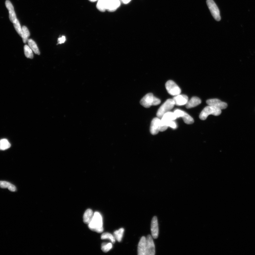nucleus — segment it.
<instances>
[{
  "instance_id": "obj_1",
  "label": "nucleus",
  "mask_w": 255,
  "mask_h": 255,
  "mask_svg": "<svg viewBox=\"0 0 255 255\" xmlns=\"http://www.w3.org/2000/svg\"><path fill=\"white\" fill-rule=\"evenodd\" d=\"M88 227L93 231L98 233L103 231V218L99 212H97L94 213L92 220L88 224Z\"/></svg>"
},
{
  "instance_id": "obj_2",
  "label": "nucleus",
  "mask_w": 255,
  "mask_h": 255,
  "mask_svg": "<svg viewBox=\"0 0 255 255\" xmlns=\"http://www.w3.org/2000/svg\"><path fill=\"white\" fill-rule=\"evenodd\" d=\"M161 102V100L155 97L151 93L145 95L140 101L141 105L146 108H149L152 106L157 105Z\"/></svg>"
},
{
  "instance_id": "obj_3",
  "label": "nucleus",
  "mask_w": 255,
  "mask_h": 255,
  "mask_svg": "<svg viewBox=\"0 0 255 255\" xmlns=\"http://www.w3.org/2000/svg\"><path fill=\"white\" fill-rule=\"evenodd\" d=\"M221 113V109L215 107V106L209 105L205 107L203 109L199 116V119L202 120H206L210 115H213L215 116L220 115Z\"/></svg>"
},
{
  "instance_id": "obj_4",
  "label": "nucleus",
  "mask_w": 255,
  "mask_h": 255,
  "mask_svg": "<svg viewBox=\"0 0 255 255\" xmlns=\"http://www.w3.org/2000/svg\"><path fill=\"white\" fill-rule=\"evenodd\" d=\"M173 99H169L166 101L159 109L157 113V116L159 118H161L163 115L169 112L175 105Z\"/></svg>"
},
{
  "instance_id": "obj_5",
  "label": "nucleus",
  "mask_w": 255,
  "mask_h": 255,
  "mask_svg": "<svg viewBox=\"0 0 255 255\" xmlns=\"http://www.w3.org/2000/svg\"><path fill=\"white\" fill-rule=\"evenodd\" d=\"M207 4L213 17L217 21L221 20L220 11L213 0H207Z\"/></svg>"
},
{
  "instance_id": "obj_6",
  "label": "nucleus",
  "mask_w": 255,
  "mask_h": 255,
  "mask_svg": "<svg viewBox=\"0 0 255 255\" xmlns=\"http://www.w3.org/2000/svg\"><path fill=\"white\" fill-rule=\"evenodd\" d=\"M165 86L169 94L173 96L180 94L181 92L180 88L173 81L169 80L166 83Z\"/></svg>"
},
{
  "instance_id": "obj_7",
  "label": "nucleus",
  "mask_w": 255,
  "mask_h": 255,
  "mask_svg": "<svg viewBox=\"0 0 255 255\" xmlns=\"http://www.w3.org/2000/svg\"><path fill=\"white\" fill-rule=\"evenodd\" d=\"M155 254V248L152 237L148 235L146 238V255H154Z\"/></svg>"
},
{
  "instance_id": "obj_8",
  "label": "nucleus",
  "mask_w": 255,
  "mask_h": 255,
  "mask_svg": "<svg viewBox=\"0 0 255 255\" xmlns=\"http://www.w3.org/2000/svg\"><path fill=\"white\" fill-rule=\"evenodd\" d=\"M161 121V119L158 117L155 118L152 120L150 130L152 135H156L160 131Z\"/></svg>"
},
{
  "instance_id": "obj_9",
  "label": "nucleus",
  "mask_w": 255,
  "mask_h": 255,
  "mask_svg": "<svg viewBox=\"0 0 255 255\" xmlns=\"http://www.w3.org/2000/svg\"><path fill=\"white\" fill-rule=\"evenodd\" d=\"M120 0H106V10L109 12L115 11L120 6Z\"/></svg>"
},
{
  "instance_id": "obj_10",
  "label": "nucleus",
  "mask_w": 255,
  "mask_h": 255,
  "mask_svg": "<svg viewBox=\"0 0 255 255\" xmlns=\"http://www.w3.org/2000/svg\"><path fill=\"white\" fill-rule=\"evenodd\" d=\"M206 103L208 105L215 107L220 109H226L227 108V104L217 98H213L208 100Z\"/></svg>"
},
{
  "instance_id": "obj_11",
  "label": "nucleus",
  "mask_w": 255,
  "mask_h": 255,
  "mask_svg": "<svg viewBox=\"0 0 255 255\" xmlns=\"http://www.w3.org/2000/svg\"><path fill=\"white\" fill-rule=\"evenodd\" d=\"M151 232L152 237L154 239L157 238L158 236L159 229L157 218L156 216L153 218L151 221Z\"/></svg>"
},
{
  "instance_id": "obj_12",
  "label": "nucleus",
  "mask_w": 255,
  "mask_h": 255,
  "mask_svg": "<svg viewBox=\"0 0 255 255\" xmlns=\"http://www.w3.org/2000/svg\"><path fill=\"white\" fill-rule=\"evenodd\" d=\"M5 5H6L7 9L9 10L10 20L13 23L17 20V19L16 18V13L13 5L11 2L9 0H7L5 2Z\"/></svg>"
},
{
  "instance_id": "obj_13",
  "label": "nucleus",
  "mask_w": 255,
  "mask_h": 255,
  "mask_svg": "<svg viewBox=\"0 0 255 255\" xmlns=\"http://www.w3.org/2000/svg\"><path fill=\"white\" fill-rule=\"evenodd\" d=\"M173 100L175 105L182 106L186 105L188 101V97L185 95H178L174 97Z\"/></svg>"
},
{
  "instance_id": "obj_14",
  "label": "nucleus",
  "mask_w": 255,
  "mask_h": 255,
  "mask_svg": "<svg viewBox=\"0 0 255 255\" xmlns=\"http://www.w3.org/2000/svg\"><path fill=\"white\" fill-rule=\"evenodd\" d=\"M138 253L139 255H146V238L142 237L138 244Z\"/></svg>"
},
{
  "instance_id": "obj_15",
  "label": "nucleus",
  "mask_w": 255,
  "mask_h": 255,
  "mask_svg": "<svg viewBox=\"0 0 255 255\" xmlns=\"http://www.w3.org/2000/svg\"><path fill=\"white\" fill-rule=\"evenodd\" d=\"M201 103V101L199 98L193 97L188 101L187 103L186 104V107L188 109L193 108L199 105Z\"/></svg>"
},
{
  "instance_id": "obj_16",
  "label": "nucleus",
  "mask_w": 255,
  "mask_h": 255,
  "mask_svg": "<svg viewBox=\"0 0 255 255\" xmlns=\"http://www.w3.org/2000/svg\"><path fill=\"white\" fill-rule=\"evenodd\" d=\"M94 213L91 209H88L86 210L83 215V221L84 223L89 224L91 221L93 217Z\"/></svg>"
},
{
  "instance_id": "obj_17",
  "label": "nucleus",
  "mask_w": 255,
  "mask_h": 255,
  "mask_svg": "<svg viewBox=\"0 0 255 255\" xmlns=\"http://www.w3.org/2000/svg\"><path fill=\"white\" fill-rule=\"evenodd\" d=\"M29 47L32 49L33 51L36 54H40V52L38 46L35 41L32 39H29L27 41Z\"/></svg>"
},
{
  "instance_id": "obj_18",
  "label": "nucleus",
  "mask_w": 255,
  "mask_h": 255,
  "mask_svg": "<svg viewBox=\"0 0 255 255\" xmlns=\"http://www.w3.org/2000/svg\"><path fill=\"white\" fill-rule=\"evenodd\" d=\"M124 231V229L122 228L115 231L114 233V236L115 240L119 242H121Z\"/></svg>"
},
{
  "instance_id": "obj_19",
  "label": "nucleus",
  "mask_w": 255,
  "mask_h": 255,
  "mask_svg": "<svg viewBox=\"0 0 255 255\" xmlns=\"http://www.w3.org/2000/svg\"><path fill=\"white\" fill-rule=\"evenodd\" d=\"M22 35L21 37L22 38L23 41L24 43H25L27 42L28 38L30 35V33L29 29L25 26H23L22 28Z\"/></svg>"
},
{
  "instance_id": "obj_20",
  "label": "nucleus",
  "mask_w": 255,
  "mask_h": 255,
  "mask_svg": "<svg viewBox=\"0 0 255 255\" xmlns=\"http://www.w3.org/2000/svg\"><path fill=\"white\" fill-rule=\"evenodd\" d=\"M10 146L11 144L7 139H2L0 140V150H6Z\"/></svg>"
},
{
  "instance_id": "obj_21",
  "label": "nucleus",
  "mask_w": 255,
  "mask_h": 255,
  "mask_svg": "<svg viewBox=\"0 0 255 255\" xmlns=\"http://www.w3.org/2000/svg\"><path fill=\"white\" fill-rule=\"evenodd\" d=\"M181 117L182 118L183 121L186 124L190 125L193 124L194 123V120L193 118L185 112H184V113Z\"/></svg>"
},
{
  "instance_id": "obj_22",
  "label": "nucleus",
  "mask_w": 255,
  "mask_h": 255,
  "mask_svg": "<svg viewBox=\"0 0 255 255\" xmlns=\"http://www.w3.org/2000/svg\"><path fill=\"white\" fill-rule=\"evenodd\" d=\"M24 55L27 58L31 59L33 58L34 54L33 51L29 45H26L24 46Z\"/></svg>"
},
{
  "instance_id": "obj_23",
  "label": "nucleus",
  "mask_w": 255,
  "mask_h": 255,
  "mask_svg": "<svg viewBox=\"0 0 255 255\" xmlns=\"http://www.w3.org/2000/svg\"><path fill=\"white\" fill-rule=\"evenodd\" d=\"M106 0H98L97 7L101 12H105L106 8Z\"/></svg>"
},
{
  "instance_id": "obj_24",
  "label": "nucleus",
  "mask_w": 255,
  "mask_h": 255,
  "mask_svg": "<svg viewBox=\"0 0 255 255\" xmlns=\"http://www.w3.org/2000/svg\"><path fill=\"white\" fill-rule=\"evenodd\" d=\"M101 239L102 240H109L111 241L112 243L113 244L115 243V240H116L114 236L108 232L103 233L101 236Z\"/></svg>"
},
{
  "instance_id": "obj_25",
  "label": "nucleus",
  "mask_w": 255,
  "mask_h": 255,
  "mask_svg": "<svg viewBox=\"0 0 255 255\" xmlns=\"http://www.w3.org/2000/svg\"><path fill=\"white\" fill-rule=\"evenodd\" d=\"M13 24L16 32L21 37L23 33L22 29L21 28L20 23H19L18 19H17L15 22Z\"/></svg>"
},
{
  "instance_id": "obj_26",
  "label": "nucleus",
  "mask_w": 255,
  "mask_h": 255,
  "mask_svg": "<svg viewBox=\"0 0 255 255\" xmlns=\"http://www.w3.org/2000/svg\"><path fill=\"white\" fill-rule=\"evenodd\" d=\"M112 248V244L111 243H103L101 245V249L104 252H107Z\"/></svg>"
},
{
  "instance_id": "obj_27",
  "label": "nucleus",
  "mask_w": 255,
  "mask_h": 255,
  "mask_svg": "<svg viewBox=\"0 0 255 255\" xmlns=\"http://www.w3.org/2000/svg\"><path fill=\"white\" fill-rule=\"evenodd\" d=\"M11 184V183L7 182L0 181V188L2 189H8Z\"/></svg>"
},
{
  "instance_id": "obj_28",
  "label": "nucleus",
  "mask_w": 255,
  "mask_h": 255,
  "mask_svg": "<svg viewBox=\"0 0 255 255\" xmlns=\"http://www.w3.org/2000/svg\"><path fill=\"white\" fill-rule=\"evenodd\" d=\"M167 125L168 127H170L173 129H175L177 128L176 123L174 121V120L169 122L168 124H167Z\"/></svg>"
},
{
  "instance_id": "obj_29",
  "label": "nucleus",
  "mask_w": 255,
  "mask_h": 255,
  "mask_svg": "<svg viewBox=\"0 0 255 255\" xmlns=\"http://www.w3.org/2000/svg\"><path fill=\"white\" fill-rule=\"evenodd\" d=\"M66 40V38L64 36H62L61 37H60L58 39V43L59 44H61L62 43H64L65 42Z\"/></svg>"
},
{
  "instance_id": "obj_30",
  "label": "nucleus",
  "mask_w": 255,
  "mask_h": 255,
  "mask_svg": "<svg viewBox=\"0 0 255 255\" xmlns=\"http://www.w3.org/2000/svg\"><path fill=\"white\" fill-rule=\"evenodd\" d=\"M9 190L12 192H15L16 190V188L15 186L12 184H11L9 187L8 188Z\"/></svg>"
},
{
  "instance_id": "obj_31",
  "label": "nucleus",
  "mask_w": 255,
  "mask_h": 255,
  "mask_svg": "<svg viewBox=\"0 0 255 255\" xmlns=\"http://www.w3.org/2000/svg\"><path fill=\"white\" fill-rule=\"evenodd\" d=\"M121 1L125 4H127L131 1V0H121Z\"/></svg>"
},
{
  "instance_id": "obj_32",
  "label": "nucleus",
  "mask_w": 255,
  "mask_h": 255,
  "mask_svg": "<svg viewBox=\"0 0 255 255\" xmlns=\"http://www.w3.org/2000/svg\"><path fill=\"white\" fill-rule=\"evenodd\" d=\"M89 1L90 2H93L98 1V0H89Z\"/></svg>"
}]
</instances>
